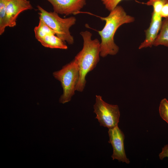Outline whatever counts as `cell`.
Masks as SVG:
<instances>
[{"instance_id": "6da1fadb", "label": "cell", "mask_w": 168, "mask_h": 168, "mask_svg": "<svg viewBox=\"0 0 168 168\" xmlns=\"http://www.w3.org/2000/svg\"><path fill=\"white\" fill-rule=\"evenodd\" d=\"M100 18L105 22L103 29L98 31L101 40L100 55L104 58L108 55H116L119 50L114 40L116 30L122 25L133 22L135 18L127 15L123 8L118 5L110 11L108 16Z\"/></svg>"}, {"instance_id": "277c9868", "label": "cell", "mask_w": 168, "mask_h": 168, "mask_svg": "<svg viewBox=\"0 0 168 168\" xmlns=\"http://www.w3.org/2000/svg\"><path fill=\"white\" fill-rule=\"evenodd\" d=\"M53 75L55 79L60 82L63 89L59 102L64 104L69 102L75 94L79 77V68L77 61L74 58L60 70L54 72Z\"/></svg>"}, {"instance_id": "8992f818", "label": "cell", "mask_w": 168, "mask_h": 168, "mask_svg": "<svg viewBox=\"0 0 168 168\" xmlns=\"http://www.w3.org/2000/svg\"><path fill=\"white\" fill-rule=\"evenodd\" d=\"M108 133L109 137V142L111 144L113 148V153L111 156L113 160L117 159L119 161L130 163L127 158L124 146V135L121 130L117 126L109 129Z\"/></svg>"}, {"instance_id": "7a4b0ae2", "label": "cell", "mask_w": 168, "mask_h": 168, "mask_svg": "<svg viewBox=\"0 0 168 168\" xmlns=\"http://www.w3.org/2000/svg\"><path fill=\"white\" fill-rule=\"evenodd\" d=\"M80 34L83 40V48L74 59L77 63L79 72L76 90L82 92L85 86L87 74L96 67L99 61L100 42L97 39L92 40V34L88 30L82 31Z\"/></svg>"}, {"instance_id": "30bf717a", "label": "cell", "mask_w": 168, "mask_h": 168, "mask_svg": "<svg viewBox=\"0 0 168 168\" xmlns=\"http://www.w3.org/2000/svg\"><path fill=\"white\" fill-rule=\"evenodd\" d=\"M55 34H50L39 40V41L43 46L51 49H66L68 46L65 42L55 35Z\"/></svg>"}, {"instance_id": "7c38bea8", "label": "cell", "mask_w": 168, "mask_h": 168, "mask_svg": "<svg viewBox=\"0 0 168 168\" xmlns=\"http://www.w3.org/2000/svg\"><path fill=\"white\" fill-rule=\"evenodd\" d=\"M34 31L35 37L38 41L48 35H56L55 32L40 19L38 25L34 29Z\"/></svg>"}, {"instance_id": "9a60e30c", "label": "cell", "mask_w": 168, "mask_h": 168, "mask_svg": "<svg viewBox=\"0 0 168 168\" xmlns=\"http://www.w3.org/2000/svg\"><path fill=\"white\" fill-rule=\"evenodd\" d=\"M159 112L161 117L168 123V100L166 98L160 102Z\"/></svg>"}, {"instance_id": "9c48e42d", "label": "cell", "mask_w": 168, "mask_h": 168, "mask_svg": "<svg viewBox=\"0 0 168 168\" xmlns=\"http://www.w3.org/2000/svg\"><path fill=\"white\" fill-rule=\"evenodd\" d=\"M162 22V17L160 14L152 12L150 26L145 30V39L139 45V49L148 47H151L153 45L159 31L161 29Z\"/></svg>"}, {"instance_id": "4fadbf2b", "label": "cell", "mask_w": 168, "mask_h": 168, "mask_svg": "<svg viewBox=\"0 0 168 168\" xmlns=\"http://www.w3.org/2000/svg\"><path fill=\"white\" fill-rule=\"evenodd\" d=\"M9 0H0V35L4 32L8 27L7 7Z\"/></svg>"}, {"instance_id": "5bb4252c", "label": "cell", "mask_w": 168, "mask_h": 168, "mask_svg": "<svg viewBox=\"0 0 168 168\" xmlns=\"http://www.w3.org/2000/svg\"><path fill=\"white\" fill-rule=\"evenodd\" d=\"M168 0H149L146 3H142L153 7V12L160 14L161 9Z\"/></svg>"}, {"instance_id": "ac0fdd59", "label": "cell", "mask_w": 168, "mask_h": 168, "mask_svg": "<svg viewBox=\"0 0 168 168\" xmlns=\"http://www.w3.org/2000/svg\"><path fill=\"white\" fill-rule=\"evenodd\" d=\"M159 158L162 160L165 157H168V145H166L162 148L161 152L159 154Z\"/></svg>"}, {"instance_id": "8fae6325", "label": "cell", "mask_w": 168, "mask_h": 168, "mask_svg": "<svg viewBox=\"0 0 168 168\" xmlns=\"http://www.w3.org/2000/svg\"><path fill=\"white\" fill-rule=\"evenodd\" d=\"M163 45L168 47V17L162 22L160 32L157 36L153 45Z\"/></svg>"}, {"instance_id": "ba28073f", "label": "cell", "mask_w": 168, "mask_h": 168, "mask_svg": "<svg viewBox=\"0 0 168 168\" xmlns=\"http://www.w3.org/2000/svg\"><path fill=\"white\" fill-rule=\"evenodd\" d=\"M32 9V6L29 0H9L7 7L8 27L15 26L19 15L25 11Z\"/></svg>"}, {"instance_id": "e0dca14e", "label": "cell", "mask_w": 168, "mask_h": 168, "mask_svg": "<svg viewBox=\"0 0 168 168\" xmlns=\"http://www.w3.org/2000/svg\"><path fill=\"white\" fill-rule=\"evenodd\" d=\"M160 15L162 18L168 17V2H166L162 7L160 13Z\"/></svg>"}, {"instance_id": "2e32d148", "label": "cell", "mask_w": 168, "mask_h": 168, "mask_svg": "<svg viewBox=\"0 0 168 168\" xmlns=\"http://www.w3.org/2000/svg\"><path fill=\"white\" fill-rule=\"evenodd\" d=\"M123 0H101L106 9L110 12L113 10Z\"/></svg>"}, {"instance_id": "52a82bcc", "label": "cell", "mask_w": 168, "mask_h": 168, "mask_svg": "<svg viewBox=\"0 0 168 168\" xmlns=\"http://www.w3.org/2000/svg\"><path fill=\"white\" fill-rule=\"evenodd\" d=\"M52 5L54 11L69 15L79 13L86 4V0H46Z\"/></svg>"}, {"instance_id": "3957f363", "label": "cell", "mask_w": 168, "mask_h": 168, "mask_svg": "<svg viewBox=\"0 0 168 168\" xmlns=\"http://www.w3.org/2000/svg\"><path fill=\"white\" fill-rule=\"evenodd\" d=\"M39 11V18L41 19L56 33V35L69 44L74 43V39L70 32V28L75 24L76 19L74 16L62 18L55 12H48L40 5L37 6Z\"/></svg>"}, {"instance_id": "5b68a950", "label": "cell", "mask_w": 168, "mask_h": 168, "mask_svg": "<svg viewBox=\"0 0 168 168\" xmlns=\"http://www.w3.org/2000/svg\"><path fill=\"white\" fill-rule=\"evenodd\" d=\"M93 108L94 112L96 114L95 118L98 119L100 126L109 129L118 126L120 117L118 105L109 104L103 100L101 96L96 95Z\"/></svg>"}]
</instances>
